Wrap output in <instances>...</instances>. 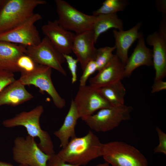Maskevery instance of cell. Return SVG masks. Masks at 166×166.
Returning a JSON list of instances; mask_svg holds the SVG:
<instances>
[{
	"instance_id": "11",
	"label": "cell",
	"mask_w": 166,
	"mask_h": 166,
	"mask_svg": "<svg viewBox=\"0 0 166 166\" xmlns=\"http://www.w3.org/2000/svg\"><path fill=\"white\" fill-rule=\"evenodd\" d=\"M163 14L159 28L149 35L147 44L153 47V65L155 72L154 80H163L166 75V18Z\"/></svg>"
},
{
	"instance_id": "10",
	"label": "cell",
	"mask_w": 166,
	"mask_h": 166,
	"mask_svg": "<svg viewBox=\"0 0 166 166\" xmlns=\"http://www.w3.org/2000/svg\"><path fill=\"white\" fill-rule=\"evenodd\" d=\"M26 54L38 64L46 66L57 70L65 76L67 73L62 66L65 61L63 54L45 36L36 45L26 47Z\"/></svg>"
},
{
	"instance_id": "35",
	"label": "cell",
	"mask_w": 166,
	"mask_h": 166,
	"mask_svg": "<svg viewBox=\"0 0 166 166\" xmlns=\"http://www.w3.org/2000/svg\"><path fill=\"white\" fill-rule=\"evenodd\" d=\"M6 0H0V10L3 6Z\"/></svg>"
},
{
	"instance_id": "6",
	"label": "cell",
	"mask_w": 166,
	"mask_h": 166,
	"mask_svg": "<svg viewBox=\"0 0 166 166\" xmlns=\"http://www.w3.org/2000/svg\"><path fill=\"white\" fill-rule=\"evenodd\" d=\"M57 21L65 30L76 34L92 30L96 16L89 15L78 10L63 0H55Z\"/></svg>"
},
{
	"instance_id": "27",
	"label": "cell",
	"mask_w": 166,
	"mask_h": 166,
	"mask_svg": "<svg viewBox=\"0 0 166 166\" xmlns=\"http://www.w3.org/2000/svg\"><path fill=\"white\" fill-rule=\"evenodd\" d=\"M63 55L71 73L72 83L73 84L77 81V66L78 62L77 59L73 58L69 55L63 54Z\"/></svg>"
},
{
	"instance_id": "5",
	"label": "cell",
	"mask_w": 166,
	"mask_h": 166,
	"mask_svg": "<svg viewBox=\"0 0 166 166\" xmlns=\"http://www.w3.org/2000/svg\"><path fill=\"white\" fill-rule=\"evenodd\" d=\"M131 106L123 105L101 109L82 121L92 130L105 132L116 128L124 121L131 118Z\"/></svg>"
},
{
	"instance_id": "18",
	"label": "cell",
	"mask_w": 166,
	"mask_h": 166,
	"mask_svg": "<svg viewBox=\"0 0 166 166\" xmlns=\"http://www.w3.org/2000/svg\"><path fill=\"white\" fill-rule=\"evenodd\" d=\"M18 79L6 86L0 92V107L4 105L16 106L31 100L34 97Z\"/></svg>"
},
{
	"instance_id": "16",
	"label": "cell",
	"mask_w": 166,
	"mask_h": 166,
	"mask_svg": "<svg viewBox=\"0 0 166 166\" xmlns=\"http://www.w3.org/2000/svg\"><path fill=\"white\" fill-rule=\"evenodd\" d=\"M141 26V23L140 22L127 30L114 29L113 31L116 50L115 54L125 65L128 58L129 48L140 35L141 32L139 31Z\"/></svg>"
},
{
	"instance_id": "24",
	"label": "cell",
	"mask_w": 166,
	"mask_h": 166,
	"mask_svg": "<svg viewBox=\"0 0 166 166\" xmlns=\"http://www.w3.org/2000/svg\"><path fill=\"white\" fill-rule=\"evenodd\" d=\"M114 46H105L96 49L94 61L98 71L105 66L113 56V52L115 49Z\"/></svg>"
},
{
	"instance_id": "2",
	"label": "cell",
	"mask_w": 166,
	"mask_h": 166,
	"mask_svg": "<svg viewBox=\"0 0 166 166\" xmlns=\"http://www.w3.org/2000/svg\"><path fill=\"white\" fill-rule=\"evenodd\" d=\"M44 111L42 105H38L28 111H22L14 117L4 120L3 125L7 128L22 126L26 128L29 135L39 138L38 145L45 154L51 155L55 153L54 145L51 137L46 131L41 128L40 120Z\"/></svg>"
},
{
	"instance_id": "34",
	"label": "cell",
	"mask_w": 166,
	"mask_h": 166,
	"mask_svg": "<svg viewBox=\"0 0 166 166\" xmlns=\"http://www.w3.org/2000/svg\"><path fill=\"white\" fill-rule=\"evenodd\" d=\"M94 166H110V165L108 163L105 162L103 163L99 164Z\"/></svg>"
},
{
	"instance_id": "1",
	"label": "cell",
	"mask_w": 166,
	"mask_h": 166,
	"mask_svg": "<svg viewBox=\"0 0 166 166\" xmlns=\"http://www.w3.org/2000/svg\"><path fill=\"white\" fill-rule=\"evenodd\" d=\"M103 145L98 137L89 131L82 137L71 139L57 154L66 163L85 166L91 161L102 156Z\"/></svg>"
},
{
	"instance_id": "14",
	"label": "cell",
	"mask_w": 166,
	"mask_h": 166,
	"mask_svg": "<svg viewBox=\"0 0 166 166\" xmlns=\"http://www.w3.org/2000/svg\"><path fill=\"white\" fill-rule=\"evenodd\" d=\"M125 64L116 54L103 68L98 71L95 76L89 79L90 85L98 89L119 81L124 77Z\"/></svg>"
},
{
	"instance_id": "32",
	"label": "cell",
	"mask_w": 166,
	"mask_h": 166,
	"mask_svg": "<svg viewBox=\"0 0 166 166\" xmlns=\"http://www.w3.org/2000/svg\"><path fill=\"white\" fill-rule=\"evenodd\" d=\"M157 9L159 11L163 14H166V0H159L156 1Z\"/></svg>"
},
{
	"instance_id": "17",
	"label": "cell",
	"mask_w": 166,
	"mask_h": 166,
	"mask_svg": "<svg viewBox=\"0 0 166 166\" xmlns=\"http://www.w3.org/2000/svg\"><path fill=\"white\" fill-rule=\"evenodd\" d=\"M133 52L125 65L124 77L129 76L135 69L143 65H153L152 50L145 45L143 34L141 33Z\"/></svg>"
},
{
	"instance_id": "26",
	"label": "cell",
	"mask_w": 166,
	"mask_h": 166,
	"mask_svg": "<svg viewBox=\"0 0 166 166\" xmlns=\"http://www.w3.org/2000/svg\"><path fill=\"white\" fill-rule=\"evenodd\" d=\"M96 71H97V67L95 61L92 60L89 62L83 70V73L79 80V86L86 85V82L89 77Z\"/></svg>"
},
{
	"instance_id": "29",
	"label": "cell",
	"mask_w": 166,
	"mask_h": 166,
	"mask_svg": "<svg viewBox=\"0 0 166 166\" xmlns=\"http://www.w3.org/2000/svg\"><path fill=\"white\" fill-rule=\"evenodd\" d=\"M15 80L14 73L6 71H0V92Z\"/></svg>"
},
{
	"instance_id": "30",
	"label": "cell",
	"mask_w": 166,
	"mask_h": 166,
	"mask_svg": "<svg viewBox=\"0 0 166 166\" xmlns=\"http://www.w3.org/2000/svg\"><path fill=\"white\" fill-rule=\"evenodd\" d=\"M46 166H79L67 163L57 154L50 156Z\"/></svg>"
},
{
	"instance_id": "9",
	"label": "cell",
	"mask_w": 166,
	"mask_h": 166,
	"mask_svg": "<svg viewBox=\"0 0 166 166\" xmlns=\"http://www.w3.org/2000/svg\"><path fill=\"white\" fill-rule=\"evenodd\" d=\"M42 19L40 14L34 13L17 26L0 33V41L20 45L26 47L37 45L42 39L35 24Z\"/></svg>"
},
{
	"instance_id": "31",
	"label": "cell",
	"mask_w": 166,
	"mask_h": 166,
	"mask_svg": "<svg viewBox=\"0 0 166 166\" xmlns=\"http://www.w3.org/2000/svg\"><path fill=\"white\" fill-rule=\"evenodd\" d=\"M166 89V81H163V80H154L152 86L151 93H153Z\"/></svg>"
},
{
	"instance_id": "21",
	"label": "cell",
	"mask_w": 166,
	"mask_h": 166,
	"mask_svg": "<svg viewBox=\"0 0 166 166\" xmlns=\"http://www.w3.org/2000/svg\"><path fill=\"white\" fill-rule=\"evenodd\" d=\"M112 28L119 30L124 29L123 21L118 18L117 13L96 16L92 30L95 43L101 34Z\"/></svg>"
},
{
	"instance_id": "12",
	"label": "cell",
	"mask_w": 166,
	"mask_h": 166,
	"mask_svg": "<svg viewBox=\"0 0 166 166\" xmlns=\"http://www.w3.org/2000/svg\"><path fill=\"white\" fill-rule=\"evenodd\" d=\"M73 100L82 120L93 114L97 110L113 106L97 89L90 85L79 86Z\"/></svg>"
},
{
	"instance_id": "3",
	"label": "cell",
	"mask_w": 166,
	"mask_h": 166,
	"mask_svg": "<svg viewBox=\"0 0 166 166\" xmlns=\"http://www.w3.org/2000/svg\"><path fill=\"white\" fill-rule=\"evenodd\" d=\"M46 3L43 0H6L0 10V33L21 24L34 14L37 7Z\"/></svg>"
},
{
	"instance_id": "23",
	"label": "cell",
	"mask_w": 166,
	"mask_h": 166,
	"mask_svg": "<svg viewBox=\"0 0 166 166\" xmlns=\"http://www.w3.org/2000/svg\"><path fill=\"white\" fill-rule=\"evenodd\" d=\"M128 3L127 0H105L99 9L93 12V15L97 16L116 14L124 10Z\"/></svg>"
},
{
	"instance_id": "28",
	"label": "cell",
	"mask_w": 166,
	"mask_h": 166,
	"mask_svg": "<svg viewBox=\"0 0 166 166\" xmlns=\"http://www.w3.org/2000/svg\"><path fill=\"white\" fill-rule=\"evenodd\" d=\"M156 131L159 138V143L154 148V153H163L166 155V134L158 127L156 128Z\"/></svg>"
},
{
	"instance_id": "22",
	"label": "cell",
	"mask_w": 166,
	"mask_h": 166,
	"mask_svg": "<svg viewBox=\"0 0 166 166\" xmlns=\"http://www.w3.org/2000/svg\"><path fill=\"white\" fill-rule=\"evenodd\" d=\"M101 95L113 106L124 105L126 89L119 81L97 89Z\"/></svg>"
},
{
	"instance_id": "19",
	"label": "cell",
	"mask_w": 166,
	"mask_h": 166,
	"mask_svg": "<svg viewBox=\"0 0 166 166\" xmlns=\"http://www.w3.org/2000/svg\"><path fill=\"white\" fill-rule=\"evenodd\" d=\"M26 47L20 45L0 41V71L18 72L16 61L25 53Z\"/></svg>"
},
{
	"instance_id": "4",
	"label": "cell",
	"mask_w": 166,
	"mask_h": 166,
	"mask_svg": "<svg viewBox=\"0 0 166 166\" xmlns=\"http://www.w3.org/2000/svg\"><path fill=\"white\" fill-rule=\"evenodd\" d=\"M102 156L112 166H148L147 158L139 150L122 141L103 144Z\"/></svg>"
},
{
	"instance_id": "20",
	"label": "cell",
	"mask_w": 166,
	"mask_h": 166,
	"mask_svg": "<svg viewBox=\"0 0 166 166\" xmlns=\"http://www.w3.org/2000/svg\"><path fill=\"white\" fill-rule=\"evenodd\" d=\"M80 118L73 100L71 101L69 111L64 122L61 127L54 132V135L59 140L60 147L64 148L69 142L70 139L76 137L75 127L77 120Z\"/></svg>"
},
{
	"instance_id": "8",
	"label": "cell",
	"mask_w": 166,
	"mask_h": 166,
	"mask_svg": "<svg viewBox=\"0 0 166 166\" xmlns=\"http://www.w3.org/2000/svg\"><path fill=\"white\" fill-rule=\"evenodd\" d=\"M52 69L49 67L39 65L33 71L21 73L19 80L24 85H33L38 88L40 92H45L52 98L53 102L57 108H63L66 101L57 91L52 81Z\"/></svg>"
},
{
	"instance_id": "7",
	"label": "cell",
	"mask_w": 166,
	"mask_h": 166,
	"mask_svg": "<svg viewBox=\"0 0 166 166\" xmlns=\"http://www.w3.org/2000/svg\"><path fill=\"white\" fill-rule=\"evenodd\" d=\"M12 154L16 162L28 166H46L50 156L41 150L35 138L29 135L15 138Z\"/></svg>"
},
{
	"instance_id": "15",
	"label": "cell",
	"mask_w": 166,
	"mask_h": 166,
	"mask_svg": "<svg viewBox=\"0 0 166 166\" xmlns=\"http://www.w3.org/2000/svg\"><path fill=\"white\" fill-rule=\"evenodd\" d=\"M92 30L74 35L72 52L76 55L82 70L90 61L94 60L96 48Z\"/></svg>"
},
{
	"instance_id": "33",
	"label": "cell",
	"mask_w": 166,
	"mask_h": 166,
	"mask_svg": "<svg viewBox=\"0 0 166 166\" xmlns=\"http://www.w3.org/2000/svg\"><path fill=\"white\" fill-rule=\"evenodd\" d=\"M0 166H15L13 165L12 164L10 163L0 161ZM18 166H28L21 164H19V165Z\"/></svg>"
},
{
	"instance_id": "25",
	"label": "cell",
	"mask_w": 166,
	"mask_h": 166,
	"mask_svg": "<svg viewBox=\"0 0 166 166\" xmlns=\"http://www.w3.org/2000/svg\"><path fill=\"white\" fill-rule=\"evenodd\" d=\"M16 64L18 72L21 73L30 72L34 70L38 65L31 57L25 53L18 58Z\"/></svg>"
},
{
	"instance_id": "13",
	"label": "cell",
	"mask_w": 166,
	"mask_h": 166,
	"mask_svg": "<svg viewBox=\"0 0 166 166\" xmlns=\"http://www.w3.org/2000/svg\"><path fill=\"white\" fill-rule=\"evenodd\" d=\"M42 30L55 48L62 54L69 55L74 36L61 26L57 20L48 21L42 26Z\"/></svg>"
}]
</instances>
